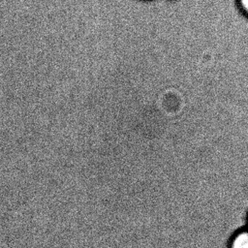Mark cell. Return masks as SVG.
I'll return each mask as SVG.
<instances>
[{
	"instance_id": "cell-1",
	"label": "cell",
	"mask_w": 248,
	"mask_h": 248,
	"mask_svg": "<svg viewBox=\"0 0 248 248\" xmlns=\"http://www.w3.org/2000/svg\"><path fill=\"white\" fill-rule=\"evenodd\" d=\"M229 248H248V228L234 232L229 241Z\"/></svg>"
},
{
	"instance_id": "cell-2",
	"label": "cell",
	"mask_w": 248,
	"mask_h": 248,
	"mask_svg": "<svg viewBox=\"0 0 248 248\" xmlns=\"http://www.w3.org/2000/svg\"><path fill=\"white\" fill-rule=\"evenodd\" d=\"M236 3L240 12L248 16V0H236Z\"/></svg>"
},
{
	"instance_id": "cell-3",
	"label": "cell",
	"mask_w": 248,
	"mask_h": 248,
	"mask_svg": "<svg viewBox=\"0 0 248 248\" xmlns=\"http://www.w3.org/2000/svg\"><path fill=\"white\" fill-rule=\"evenodd\" d=\"M247 228H248V217H247Z\"/></svg>"
}]
</instances>
